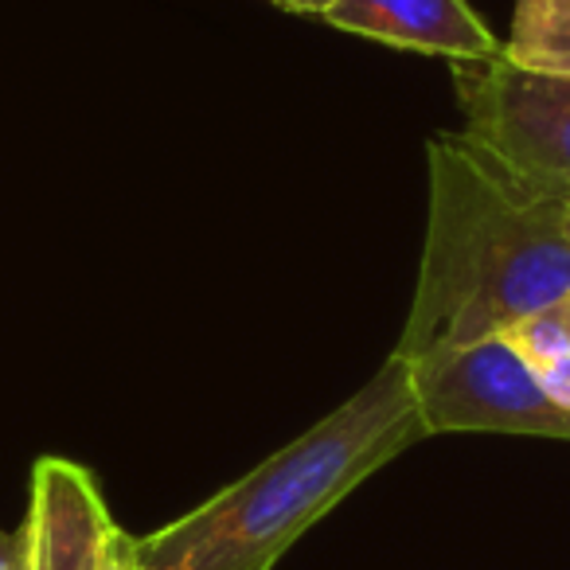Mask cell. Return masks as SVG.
<instances>
[{
    "instance_id": "obj_7",
    "label": "cell",
    "mask_w": 570,
    "mask_h": 570,
    "mask_svg": "<svg viewBox=\"0 0 570 570\" xmlns=\"http://www.w3.org/2000/svg\"><path fill=\"white\" fill-rule=\"evenodd\" d=\"M504 59L570 79V0H515Z\"/></svg>"
},
{
    "instance_id": "obj_12",
    "label": "cell",
    "mask_w": 570,
    "mask_h": 570,
    "mask_svg": "<svg viewBox=\"0 0 570 570\" xmlns=\"http://www.w3.org/2000/svg\"><path fill=\"white\" fill-rule=\"evenodd\" d=\"M118 570H134V535H129V547H126V554H121V567Z\"/></svg>"
},
{
    "instance_id": "obj_8",
    "label": "cell",
    "mask_w": 570,
    "mask_h": 570,
    "mask_svg": "<svg viewBox=\"0 0 570 570\" xmlns=\"http://www.w3.org/2000/svg\"><path fill=\"white\" fill-rule=\"evenodd\" d=\"M500 336L512 344V352L531 372L554 364V360H562L570 352V297L567 302L547 305V309H539V313H528V317H520Z\"/></svg>"
},
{
    "instance_id": "obj_10",
    "label": "cell",
    "mask_w": 570,
    "mask_h": 570,
    "mask_svg": "<svg viewBox=\"0 0 570 570\" xmlns=\"http://www.w3.org/2000/svg\"><path fill=\"white\" fill-rule=\"evenodd\" d=\"M269 4H277V9H285V12H302V17H321V20H325L328 12L341 4V0H269Z\"/></svg>"
},
{
    "instance_id": "obj_4",
    "label": "cell",
    "mask_w": 570,
    "mask_h": 570,
    "mask_svg": "<svg viewBox=\"0 0 570 570\" xmlns=\"http://www.w3.org/2000/svg\"><path fill=\"white\" fill-rule=\"evenodd\" d=\"M403 364L411 372L426 438L520 434L570 442V414L547 395L539 375L515 356L504 336Z\"/></svg>"
},
{
    "instance_id": "obj_2",
    "label": "cell",
    "mask_w": 570,
    "mask_h": 570,
    "mask_svg": "<svg viewBox=\"0 0 570 570\" xmlns=\"http://www.w3.org/2000/svg\"><path fill=\"white\" fill-rule=\"evenodd\" d=\"M422 438L411 372L387 356L317 426L191 512L134 535V570H274L313 523Z\"/></svg>"
},
{
    "instance_id": "obj_13",
    "label": "cell",
    "mask_w": 570,
    "mask_h": 570,
    "mask_svg": "<svg viewBox=\"0 0 570 570\" xmlns=\"http://www.w3.org/2000/svg\"><path fill=\"white\" fill-rule=\"evenodd\" d=\"M562 219H567V230H570V196H567V204H562Z\"/></svg>"
},
{
    "instance_id": "obj_6",
    "label": "cell",
    "mask_w": 570,
    "mask_h": 570,
    "mask_svg": "<svg viewBox=\"0 0 570 570\" xmlns=\"http://www.w3.org/2000/svg\"><path fill=\"white\" fill-rule=\"evenodd\" d=\"M348 36L419 51L445 63H481L504 51L469 0H341L325 17Z\"/></svg>"
},
{
    "instance_id": "obj_11",
    "label": "cell",
    "mask_w": 570,
    "mask_h": 570,
    "mask_svg": "<svg viewBox=\"0 0 570 570\" xmlns=\"http://www.w3.org/2000/svg\"><path fill=\"white\" fill-rule=\"evenodd\" d=\"M0 570H20V559H17V547L9 539L0 535Z\"/></svg>"
},
{
    "instance_id": "obj_9",
    "label": "cell",
    "mask_w": 570,
    "mask_h": 570,
    "mask_svg": "<svg viewBox=\"0 0 570 570\" xmlns=\"http://www.w3.org/2000/svg\"><path fill=\"white\" fill-rule=\"evenodd\" d=\"M539 383H543V391L554 399V403L562 406V411L570 414V352L562 360H554V364L539 367Z\"/></svg>"
},
{
    "instance_id": "obj_5",
    "label": "cell",
    "mask_w": 570,
    "mask_h": 570,
    "mask_svg": "<svg viewBox=\"0 0 570 570\" xmlns=\"http://www.w3.org/2000/svg\"><path fill=\"white\" fill-rule=\"evenodd\" d=\"M126 547L129 535L114 523L90 469L67 458L36 461L20 570H118Z\"/></svg>"
},
{
    "instance_id": "obj_1",
    "label": "cell",
    "mask_w": 570,
    "mask_h": 570,
    "mask_svg": "<svg viewBox=\"0 0 570 570\" xmlns=\"http://www.w3.org/2000/svg\"><path fill=\"white\" fill-rule=\"evenodd\" d=\"M430 204L419 285L395 352L419 360L465 348L570 297L562 196L500 168L465 134L426 145Z\"/></svg>"
},
{
    "instance_id": "obj_3",
    "label": "cell",
    "mask_w": 570,
    "mask_h": 570,
    "mask_svg": "<svg viewBox=\"0 0 570 570\" xmlns=\"http://www.w3.org/2000/svg\"><path fill=\"white\" fill-rule=\"evenodd\" d=\"M461 134L531 188L570 196V79L515 67L504 51L453 63Z\"/></svg>"
}]
</instances>
